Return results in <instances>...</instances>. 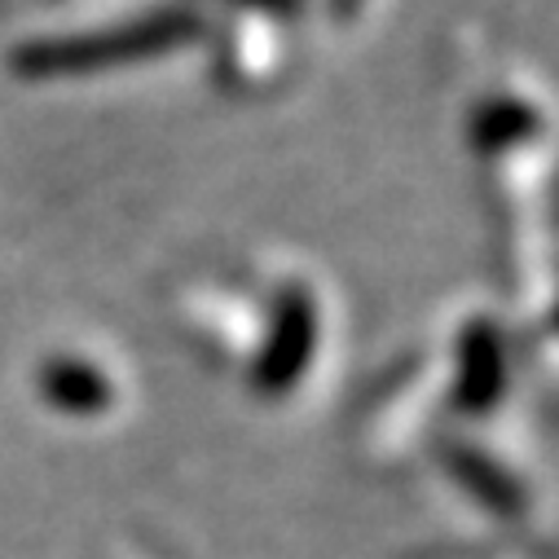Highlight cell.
<instances>
[{"label":"cell","mask_w":559,"mask_h":559,"mask_svg":"<svg viewBox=\"0 0 559 559\" xmlns=\"http://www.w3.org/2000/svg\"><path fill=\"white\" fill-rule=\"evenodd\" d=\"M190 36V19L181 14H151L142 23L110 27V32H88V36H67V40H36L14 53V71L23 80H53V75H84L93 67L146 58L159 49L181 45Z\"/></svg>","instance_id":"cell-1"}]
</instances>
